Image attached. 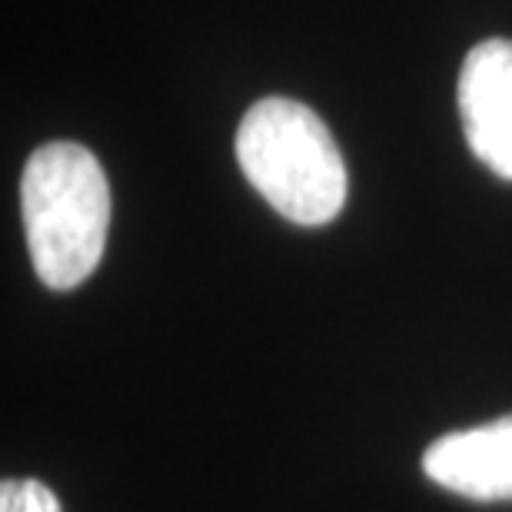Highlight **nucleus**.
<instances>
[{
	"label": "nucleus",
	"mask_w": 512,
	"mask_h": 512,
	"mask_svg": "<svg viewBox=\"0 0 512 512\" xmlns=\"http://www.w3.org/2000/svg\"><path fill=\"white\" fill-rule=\"evenodd\" d=\"M20 217L40 283L74 290L97 270L110 230V183L80 143L34 150L20 177Z\"/></svg>",
	"instance_id": "1"
},
{
	"label": "nucleus",
	"mask_w": 512,
	"mask_h": 512,
	"mask_svg": "<svg viewBox=\"0 0 512 512\" xmlns=\"http://www.w3.org/2000/svg\"><path fill=\"white\" fill-rule=\"evenodd\" d=\"M237 160L270 207L300 227H323L346 203V163L330 127L286 97L253 104L237 130Z\"/></svg>",
	"instance_id": "2"
},
{
	"label": "nucleus",
	"mask_w": 512,
	"mask_h": 512,
	"mask_svg": "<svg viewBox=\"0 0 512 512\" xmlns=\"http://www.w3.org/2000/svg\"><path fill=\"white\" fill-rule=\"evenodd\" d=\"M459 114L469 150L496 177L512 180V40H483L466 54Z\"/></svg>",
	"instance_id": "3"
},
{
	"label": "nucleus",
	"mask_w": 512,
	"mask_h": 512,
	"mask_svg": "<svg viewBox=\"0 0 512 512\" xmlns=\"http://www.w3.org/2000/svg\"><path fill=\"white\" fill-rule=\"evenodd\" d=\"M423 473L476 503L512 499V416L436 439L423 453Z\"/></svg>",
	"instance_id": "4"
},
{
	"label": "nucleus",
	"mask_w": 512,
	"mask_h": 512,
	"mask_svg": "<svg viewBox=\"0 0 512 512\" xmlns=\"http://www.w3.org/2000/svg\"><path fill=\"white\" fill-rule=\"evenodd\" d=\"M0 512H60V503L37 479H7L0 486Z\"/></svg>",
	"instance_id": "5"
}]
</instances>
